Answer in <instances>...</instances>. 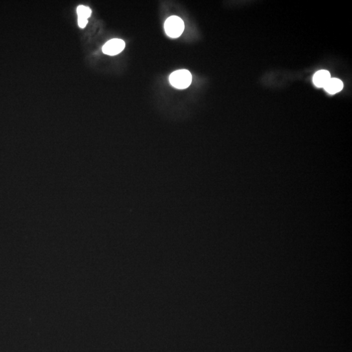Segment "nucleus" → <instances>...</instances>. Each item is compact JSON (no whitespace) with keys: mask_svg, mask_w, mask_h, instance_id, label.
I'll list each match as a JSON object with an SVG mask.
<instances>
[{"mask_svg":"<svg viewBox=\"0 0 352 352\" xmlns=\"http://www.w3.org/2000/svg\"><path fill=\"white\" fill-rule=\"evenodd\" d=\"M169 80L172 86L177 89H183L187 88L191 84L192 76L188 70H178L170 74Z\"/></svg>","mask_w":352,"mask_h":352,"instance_id":"nucleus-1","label":"nucleus"},{"mask_svg":"<svg viewBox=\"0 0 352 352\" xmlns=\"http://www.w3.org/2000/svg\"><path fill=\"white\" fill-rule=\"evenodd\" d=\"M185 29V24L180 17L172 16L167 19L165 23L166 34L171 38H178Z\"/></svg>","mask_w":352,"mask_h":352,"instance_id":"nucleus-2","label":"nucleus"},{"mask_svg":"<svg viewBox=\"0 0 352 352\" xmlns=\"http://www.w3.org/2000/svg\"><path fill=\"white\" fill-rule=\"evenodd\" d=\"M126 43L122 39H113L108 41L102 47L104 54L109 56H115L123 51Z\"/></svg>","mask_w":352,"mask_h":352,"instance_id":"nucleus-3","label":"nucleus"},{"mask_svg":"<svg viewBox=\"0 0 352 352\" xmlns=\"http://www.w3.org/2000/svg\"><path fill=\"white\" fill-rule=\"evenodd\" d=\"M330 79H331V74L326 70L317 71L312 78L314 84L318 87H324Z\"/></svg>","mask_w":352,"mask_h":352,"instance_id":"nucleus-4","label":"nucleus"},{"mask_svg":"<svg viewBox=\"0 0 352 352\" xmlns=\"http://www.w3.org/2000/svg\"><path fill=\"white\" fill-rule=\"evenodd\" d=\"M344 84L343 82L338 78H331L329 80L323 88L327 91L328 93L335 94L339 92L343 89Z\"/></svg>","mask_w":352,"mask_h":352,"instance_id":"nucleus-5","label":"nucleus"},{"mask_svg":"<svg viewBox=\"0 0 352 352\" xmlns=\"http://www.w3.org/2000/svg\"><path fill=\"white\" fill-rule=\"evenodd\" d=\"M76 12H77L78 18L79 19L87 20L89 17H90L91 15L90 8L84 6H78Z\"/></svg>","mask_w":352,"mask_h":352,"instance_id":"nucleus-6","label":"nucleus"},{"mask_svg":"<svg viewBox=\"0 0 352 352\" xmlns=\"http://www.w3.org/2000/svg\"><path fill=\"white\" fill-rule=\"evenodd\" d=\"M78 26L81 28H84L87 25V20L78 18Z\"/></svg>","mask_w":352,"mask_h":352,"instance_id":"nucleus-7","label":"nucleus"}]
</instances>
